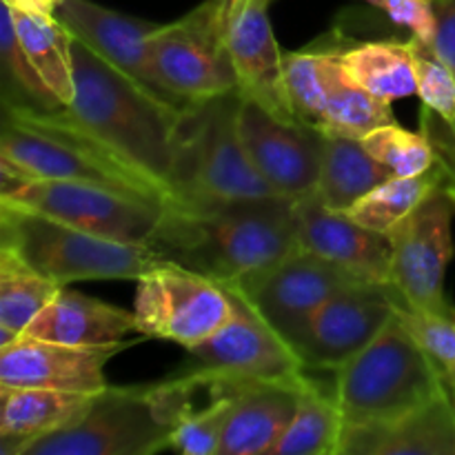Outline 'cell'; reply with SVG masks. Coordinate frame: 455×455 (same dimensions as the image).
I'll return each mask as SVG.
<instances>
[{"label":"cell","instance_id":"obj_1","mask_svg":"<svg viewBox=\"0 0 455 455\" xmlns=\"http://www.w3.org/2000/svg\"><path fill=\"white\" fill-rule=\"evenodd\" d=\"M74 62L76 98L67 107L71 118L169 203H178V172L191 105L163 100L78 38H74Z\"/></svg>","mask_w":455,"mask_h":455},{"label":"cell","instance_id":"obj_2","mask_svg":"<svg viewBox=\"0 0 455 455\" xmlns=\"http://www.w3.org/2000/svg\"><path fill=\"white\" fill-rule=\"evenodd\" d=\"M296 203L283 194L172 203L151 244L216 283H243L300 249Z\"/></svg>","mask_w":455,"mask_h":455},{"label":"cell","instance_id":"obj_3","mask_svg":"<svg viewBox=\"0 0 455 455\" xmlns=\"http://www.w3.org/2000/svg\"><path fill=\"white\" fill-rule=\"evenodd\" d=\"M189 371L151 387H107L78 422L44 435L25 455H151L167 451L194 407Z\"/></svg>","mask_w":455,"mask_h":455},{"label":"cell","instance_id":"obj_4","mask_svg":"<svg viewBox=\"0 0 455 455\" xmlns=\"http://www.w3.org/2000/svg\"><path fill=\"white\" fill-rule=\"evenodd\" d=\"M0 176V194L34 180H92L164 198L140 173L80 127L67 107L38 111L3 105Z\"/></svg>","mask_w":455,"mask_h":455},{"label":"cell","instance_id":"obj_5","mask_svg":"<svg viewBox=\"0 0 455 455\" xmlns=\"http://www.w3.org/2000/svg\"><path fill=\"white\" fill-rule=\"evenodd\" d=\"M449 391L444 373L398 314L336 371L333 395L345 427L389 425Z\"/></svg>","mask_w":455,"mask_h":455},{"label":"cell","instance_id":"obj_6","mask_svg":"<svg viewBox=\"0 0 455 455\" xmlns=\"http://www.w3.org/2000/svg\"><path fill=\"white\" fill-rule=\"evenodd\" d=\"M0 244L60 287L80 280H138L163 265L149 243H124L0 200Z\"/></svg>","mask_w":455,"mask_h":455},{"label":"cell","instance_id":"obj_7","mask_svg":"<svg viewBox=\"0 0 455 455\" xmlns=\"http://www.w3.org/2000/svg\"><path fill=\"white\" fill-rule=\"evenodd\" d=\"M240 100L243 96L235 89L189 107L178 172V203L278 196L244 149L238 127Z\"/></svg>","mask_w":455,"mask_h":455},{"label":"cell","instance_id":"obj_8","mask_svg":"<svg viewBox=\"0 0 455 455\" xmlns=\"http://www.w3.org/2000/svg\"><path fill=\"white\" fill-rule=\"evenodd\" d=\"M0 200L92 234L149 244L172 204L160 196L92 180L22 182L3 191Z\"/></svg>","mask_w":455,"mask_h":455},{"label":"cell","instance_id":"obj_9","mask_svg":"<svg viewBox=\"0 0 455 455\" xmlns=\"http://www.w3.org/2000/svg\"><path fill=\"white\" fill-rule=\"evenodd\" d=\"M149 49L158 78L185 105L238 89L220 0H204L178 20L156 27Z\"/></svg>","mask_w":455,"mask_h":455},{"label":"cell","instance_id":"obj_10","mask_svg":"<svg viewBox=\"0 0 455 455\" xmlns=\"http://www.w3.org/2000/svg\"><path fill=\"white\" fill-rule=\"evenodd\" d=\"M136 284V331L187 351L220 331L235 311L229 289L176 262H163Z\"/></svg>","mask_w":455,"mask_h":455},{"label":"cell","instance_id":"obj_11","mask_svg":"<svg viewBox=\"0 0 455 455\" xmlns=\"http://www.w3.org/2000/svg\"><path fill=\"white\" fill-rule=\"evenodd\" d=\"M453 212L455 204L438 189L387 235L391 243L389 287L398 305L425 314L455 315V307L444 293L455 251Z\"/></svg>","mask_w":455,"mask_h":455},{"label":"cell","instance_id":"obj_12","mask_svg":"<svg viewBox=\"0 0 455 455\" xmlns=\"http://www.w3.org/2000/svg\"><path fill=\"white\" fill-rule=\"evenodd\" d=\"M351 283L358 278L349 271L298 249L271 269L225 287L238 291L275 333L298 349L320 305Z\"/></svg>","mask_w":455,"mask_h":455},{"label":"cell","instance_id":"obj_13","mask_svg":"<svg viewBox=\"0 0 455 455\" xmlns=\"http://www.w3.org/2000/svg\"><path fill=\"white\" fill-rule=\"evenodd\" d=\"M395 293L389 284L351 283L320 305L298 345L305 369L338 371L371 345L394 320Z\"/></svg>","mask_w":455,"mask_h":455},{"label":"cell","instance_id":"obj_14","mask_svg":"<svg viewBox=\"0 0 455 455\" xmlns=\"http://www.w3.org/2000/svg\"><path fill=\"white\" fill-rule=\"evenodd\" d=\"M227 289L235 302L234 315L209 340L189 349L194 367L234 380H300L307 369L296 349L238 291Z\"/></svg>","mask_w":455,"mask_h":455},{"label":"cell","instance_id":"obj_15","mask_svg":"<svg viewBox=\"0 0 455 455\" xmlns=\"http://www.w3.org/2000/svg\"><path fill=\"white\" fill-rule=\"evenodd\" d=\"M238 127L253 167L278 194L291 198L314 194L324 132L278 118L249 98L240 100Z\"/></svg>","mask_w":455,"mask_h":455},{"label":"cell","instance_id":"obj_16","mask_svg":"<svg viewBox=\"0 0 455 455\" xmlns=\"http://www.w3.org/2000/svg\"><path fill=\"white\" fill-rule=\"evenodd\" d=\"M138 342L140 338L109 347H71L20 336L13 345L0 349V385L100 394L109 387L107 363Z\"/></svg>","mask_w":455,"mask_h":455},{"label":"cell","instance_id":"obj_17","mask_svg":"<svg viewBox=\"0 0 455 455\" xmlns=\"http://www.w3.org/2000/svg\"><path fill=\"white\" fill-rule=\"evenodd\" d=\"M56 16L65 22L74 38L93 49L116 69L132 76L163 100L176 107H189L173 96L158 78L149 49V36L158 27L156 22L127 16L116 9L102 7L93 0H60Z\"/></svg>","mask_w":455,"mask_h":455},{"label":"cell","instance_id":"obj_18","mask_svg":"<svg viewBox=\"0 0 455 455\" xmlns=\"http://www.w3.org/2000/svg\"><path fill=\"white\" fill-rule=\"evenodd\" d=\"M296 220L300 249L342 267L363 283L389 284L391 243L387 235L367 229L347 212L329 209L315 191L298 198Z\"/></svg>","mask_w":455,"mask_h":455},{"label":"cell","instance_id":"obj_19","mask_svg":"<svg viewBox=\"0 0 455 455\" xmlns=\"http://www.w3.org/2000/svg\"><path fill=\"white\" fill-rule=\"evenodd\" d=\"M269 0H247L227 25L238 92L283 120H293L284 80V52L269 20Z\"/></svg>","mask_w":455,"mask_h":455},{"label":"cell","instance_id":"obj_20","mask_svg":"<svg viewBox=\"0 0 455 455\" xmlns=\"http://www.w3.org/2000/svg\"><path fill=\"white\" fill-rule=\"evenodd\" d=\"M300 380H234L220 455H271L291 425Z\"/></svg>","mask_w":455,"mask_h":455},{"label":"cell","instance_id":"obj_21","mask_svg":"<svg viewBox=\"0 0 455 455\" xmlns=\"http://www.w3.org/2000/svg\"><path fill=\"white\" fill-rule=\"evenodd\" d=\"M340 455H455V400H431L389 425L345 427Z\"/></svg>","mask_w":455,"mask_h":455},{"label":"cell","instance_id":"obj_22","mask_svg":"<svg viewBox=\"0 0 455 455\" xmlns=\"http://www.w3.org/2000/svg\"><path fill=\"white\" fill-rule=\"evenodd\" d=\"M93 395L0 385V453L25 455L40 438L78 422Z\"/></svg>","mask_w":455,"mask_h":455},{"label":"cell","instance_id":"obj_23","mask_svg":"<svg viewBox=\"0 0 455 455\" xmlns=\"http://www.w3.org/2000/svg\"><path fill=\"white\" fill-rule=\"evenodd\" d=\"M129 331H136L133 311L62 287L25 336L71 347H109L124 342Z\"/></svg>","mask_w":455,"mask_h":455},{"label":"cell","instance_id":"obj_24","mask_svg":"<svg viewBox=\"0 0 455 455\" xmlns=\"http://www.w3.org/2000/svg\"><path fill=\"white\" fill-rule=\"evenodd\" d=\"M394 178L355 138L324 133L323 160L315 194L329 209L349 212L363 196Z\"/></svg>","mask_w":455,"mask_h":455},{"label":"cell","instance_id":"obj_25","mask_svg":"<svg viewBox=\"0 0 455 455\" xmlns=\"http://www.w3.org/2000/svg\"><path fill=\"white\" fill-rule=\"evenodd\" d=\"M9 13L27 56L47 87L60 98L62 105L69 107L76 98L74 34L56 13L22 12L13 7H9Z\"/></svg>","mask_w":455,"mask_h":455},{"label":"cell","instance_id":"obj_26","mask_svg":"<svg viewBox=\"0 0 455 455\" xmlns=\"http://www.w3.org/2000/svg\"><path fill=\"white\" fill-rule=\"evenodd\" d=\"M60 289L20 253L0 244V349L25 336L27 327Z\"/></svg>","mask_w":455,"mask_h":455},{"label":"cell","instance_id":"obj_27","mask_svg":"<svg viewBox=\"0 0 455 455\" xmlns=\"http://www.w3.org/2000/svg\"><path fill=\"white\" fill-rule=\"evenodd\" d=\"M338 60L347 78L376 93L378 98L394 102L418 93L413 74L411 52L407 43L376 40L338 49Z\"/></svg>","mask_w":455,"mask_h":455},{"label":"cell","instance_id":"obj_28","mask_svg":"<svg viewBox=\"0 0 455 455\" xmlns=\"http://www.w3.org/2000/svg\"><path fill=\"white\" fill-rule=\"evenodd\" d=\"M345 420L336 395L305 376L291 425L271 455H340Z\"/></svg>","mask_w":455,"mask_h":455},{"label":"cell","instance_id":"obj_29","mask_svg":"<svg viewBox=\"0 0 455 455\" xmlns=\"http://www.w3.org/2000/svg\"><path fill=\"white\" fill-rule=\"evenodd\" d=\"M329 102L323 132L327 136H345L363 140L371 132L398 124L391 102L347 78L338 60V47H331L327 67Z\"/></svg>","mask_w":455,"mask_h":455},{"label":"cell","instance_id":"obj_30","mask_svg":"<svg viewBox=\"0 0 455 455\" xmlns=\"http://www.w3.org/2000/svg\"><path fill=\"white\" fill-rule=\"evenodd\" d=\"M438 189L440 178L435 167L418 176H394L363 196L347 213L367 229L389 235L398 222L416 212Z\"/></svg>","mask_w":455,"mask_h":455},{"label":"cell","instance_id":"obj_31","mask_svg":"<svg viewBox=\"0 0 455 455\" xmlns=\"http://www.w3.org/2000/svg\"><path fill=\"white\" fill-rule=\"evenodd\" d=\"M0 67H3V76H0L3 105L27 107V109L38 111H56L65 107L60 98L47 87L31 58L27 56L16 34V27H13L12 13L4 3L3 22H0Z\"/></svg>","mask_w":455,"mask_h":455},{"label":"cell","instance_id":"obj_32","mask_svg":"<svg viewBox=\"0 0 455 455\" xmlns=\"http://www.w3.org/2000/svg\"><path fill=\"white\" fill-rule=\"evenodd\" d=\"M329 56L331 47L284 52V80H287V96L293 118L296 123L320 132L324 129V118H327Z\"/></svg>","mask_w":455,"mask_h":455},{"label":"cell","instance_id":"obj_33","mask_svg":"<svg viewBox=\"0 0 455 455\" xmlns=\"http://www.w3.org/2000/svg\"><path fill=\"white\" fill-rule=\"evenodd\" d=\"M360 142L394 176H418L435 164L429 138L422 132H409L400 123L376 129Z\"/></svg>","mask_w":455,"mask_h":455},{"label":"cell","instance_id":"obj_34","mask_svg":"<svg viewBox=\"0 0 455 455\" xmlns=\"http://www.w3.org/2000/svg\"><path fill=\"white\" fill-rule=\"evenodd\" d=\"M229 404L231 378H225V389L220 394L213 395L204 407L194 409L182 418L178 429L173 431L169 449L185 455H220Z\"/></svg>","mask_w":455,"mask_h":455},{"label":"cell","instance_id":"obj_35","mask_svg":"<svg viewBox=\"0 0 455 455\" xmlns=\"http://www.w3.org/2000/svg\"><path fill=\"white\" fill-rule=\"evenodd\" d=\"M411 52L413 74H416L418 96L427 109L435 111L443 118H455V71L447 60L435 52L434 43L411 38L407 40Z\"/></svg>","mask_w":455,"mask_h":455},{"label":"cell","instance_id":"obj_36","mask_svg":"<svg viewBox=\"0 0 455 455\" xmlns=\"http://www.w3.org/2000/svg\"><path fill=\"white\" fill-rule=\"evenodd\" d=\"M395 314L409 333L420 342L422 349L443 369L449 394L455 398V315L449 318V315L425 314L403 305L395 307Z\"/></svg>","mask_w":455,"mask_h":455},{"label":"cell","instance_id":"obj_37","mask_svg":"<svg viewBox=\"0 0 455 455\" xmlns=\"http://www.w3.org/2000/svg\"><path fill=\"white\" fill-rule=\"evenodd\" d=\"M420 132L429 138L434 147V167L440 178V191L455 204V118H443L422 105Z\"/></svg>","mask_w":455,"mask_h":455},{"label":"cell","instance_id":"obj_38","mask_svg":"<svg viewBox=\"0 0 455 455\" xmlns=\"http://www.w3.org/2000/svg\"><path fill=\"white\" fill-rule=\"evenodd\" d=\"M371 7L380 9L395 25L411 29L416 38L434 43L438 31V7L435 0H364Z\"/></svg>","mask_w":455,"mask_h":455},{"label":"cell","instance_id":"obj_39","mask_svg":"<svg viewBox=\"0 0 455 455\" xmlns=\"http://www.w3.org/2000/svg\"><path fill=\"white\" fill-rule=\"evenodd\" d=\"M438 7V31H435L434 47L455 71V0H440Z\"/></svg>","mask_w":455,"mask_h":455},{"label":"cell","instance_id":"obj_40","mask_svg":"<svg viewBox=\"0 0 455 455\" xmlns=\"http://www.w3.org/2000/svg\"><path fill=\"white\" fill-rule=\"evenodd\" d=\"M4 4L22 12H40V13H56L53 4L49 0H3Z\"/></svg>","mask_w":455,"mask_h":455},{"label":"cell","instance_id":"obj_41","mask_svg":"<svg viewBox=\"0 0 455 455\" xmlns=\"http://www.w3.org/2000/svg\"><path fill=\"white\" fill-rule=\"evenodd\" d=\"M247 3V0H220V7H222V22H225V29L227 25L231 22V18L235 16V13L243 9V4Z\"/></svg>","mask_w":455,"mask_h":455},{"label":"cell","instance_id":"obj_42","mask_svg":"<svg viewBox=\"0 0 455 455\" xmlns=\"http://www.w3.org/2000/svg\"><path fill=\"white\" fill-rule=\"evenodd\" d=\"M49 3H52V4H53V9H56L58 4H60V0H49Z\"/></svg>","mask_w":455,"mask_h":455},{"label":"cell","instance_id":"obj_43","mask_svg":"<svg viewBox=\"0 0 455 455\" xmlns=\"http://www.w3.org/2000/svg\"><path fill=\"white\" fill-rule=\"evenodd\" d=\"M269 3H274V0H269Z\"/></svg>","mask_w":455,"mask_h":455},{"label":"cell","instance_id":"obj_44","mask_svg":"<svg viewBox=\"0 0 455 455\" xmlns=\"http://www.w3.org/2000/svg\"><path fill=\"white\" fill-rule=\"evenodd\" d=\"M435 3H440V0H435Z\"/></svg>","mask_w":455,"mask_h":455},{"label":"cell","instance_id":"obj_45","mask_svg":"<svg viewBox=\"0 0 455 455\" xmlns=\"http://www.w3.org/2000/svg\"><path fill=\"white\" fill-rule=\"evenodd\" d=\"M451 398H453V395H451ZM453 400H455V398H453Z\"/></svg>","mask_w":455,"mask_h":455}]
</instances>
